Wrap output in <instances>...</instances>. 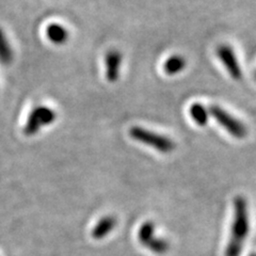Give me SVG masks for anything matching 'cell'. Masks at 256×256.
<instances>
[{"mask_svg": "<svg viewBox=\"0 0 256 256\" xmlns=\"http://www.w3.org/2000/svg\"><path fill=\"white\" fill-rule=\"evenodd\" d=\"M210 114L214 118L216 121H217L224 130H226L230 134L233 136L236 139H244L246 136V127L244 124L230 116V114L222 109L219 106H210Z\"/></svg>", "mask_w": 256, "mask_h": 256, "instance_id": "cell-4", "label": "cell"}, {"mask_svg": "<svg viewBox=\"0 0 256 256\" xmlns=\"http://www.w3.org/2000/svg\"><path fill=\"white\" fill-rule=\"evenodd\" d=\"M56 118H57V114L54 109L46 106H38L29 114L27 122L24 126V134L28 137L34 136L44 127L52 124Z\"/></svg>", "mask_w": 256, "mask_h": 256, "instance_id": "cell-3", "label": "cell"}, {"mask_svg": "<svg viewBox=\"0 0 256 256\" xmlns=\"http://www.w3.org/2000/svg\"><path fill=\"white\" fill-rule=\"evenodd\" d=\"M190 116L198 126H205L208 123L210 112L202 104H194L190 108Z\"/></svg>", "mask_w": 256, "mask_h": 256, "instance_id": "cell-12", "label": "cell"}, {"mask_svg": "<svg viewBox=\"0 0 256 256\" xmlns=\"http://www.w3.org/2000/svg\"><path fill=\"white\" fill-rule=\"evenodd\" d=\"M234 205L235 216L226 248V256H238L249 234V212L246 210V201L242 196H237Z\"/></svg>", "mask_w": 256, "mask_h": 256, "instance_id": "cell-1", "label": "cell"}, {"mask_svg": "<svg viewBox=\"0 0 256 256\" xmlns=\"http://www.w3.org/2000/svg\"><path fill=\"white\" fill-rule=\"evenodd\" d=\"M122 62H123V54L118 50H111L106 54V58H105L106 77L109 82L114 84L120 79Z\"/></svg>", "mask_w": 256, "mask_h": 256, "instance_id": "cell-6", "label": "cell"}, {"mask_svg": "<svg viewBox=\"0 0 256 256\" xmlns=\"http://www.w3.org/2000/svg\"><path fill=\"white\" fill-rule=\"evenodd\" d=\"M186 59L180 54H174L164 63V72L168 75H176L186 68Z\"/></svg>", "mask_w": 256, "mask_h": 256, "instance_id": "cell-11", "label": "cell"}, {"mask_svg": "<svg viewBox=\"0 0 256 256\" xmlns=\"http://www.w3.org/2000/svg\"><path fill=\"white\" fill-rule=\"evenodd\" d=\"M217 54L224 64L230 77L235 80L242 79V70L237 60L233 48L228 45H221L217 48Z\"/></svg>", "mask_w": 256, "mask_h": 256, "instance_id": "cell-5", "label": "cell"}, {"mask_svg": "<svg viewBox=\"0 0 256 256\" xmlns=\"http://www.w3.org/2000/svg\"><path fill=\"white\" fill-rule=\"evenodd\" d=\"M255 79H256V73H255Z\"/></svg>", "mask_w": 256, "mask_h": 256, "instance_id": "cell-13", "label": "cell"}, {"mask_svg": "<svg viewBox=\"0 0 256 256\" xmlns=\"http://www.w3.org/2000/svg\"><path fill=\"white\" fill-rule=\"evenodd\" d=\"M116 226V219L114 217H105L98 221L95 228L92 230V237L94 239H102L106 237Z\"/></svg>", "mask_w": 256, "mask_h": 256, "instance_id": "cell-9", "label": "cell"}, {"mask_svg": "<svg viewBox=\"0 0 256 256\" xmlns=\"http://www.w3.org/2000/svg\"><path fill=\"white\" fill-rule=\"evenodd\" d=\"M46 36L54 45L66 44L70 38L68 29L59 24H50L46 29Z\"/></svg>", "mask_w": 256, "mask_h": 256, "instance_id": "cell-8", "label": "cell"}, {"mask_svg": "<svg viewBox=\"0 0 256 256\" xmlns=\"http://www.w3.org/2000/svg\"><path fill=\"white\" fill-rule=\"evenodd\" d=\"M130 137L142 144L153 148L162 153H171L176 148L175 142L166 136L159 134L139 126H134L130 130Z\"/></svg>", "mask_w": 256, "mask_h": 256, "instance_id": "cell-2", "label": "cell"}, {"mask_svg": "<svg viewBox=\"0 0 256 256\" xmlns=\"http://www.w3.org/2000/svg\"><path fill=\"white\" fill-rule=\"evenodd\" d=\"M154 230L153 224L152 223H144L139 232V240L143 246H148V249H150L154 252H164L166 249L164 244L159 239H153Z\"/></svg>", "mask_w": 256, "mask_h": 256, "instance_id": "cell-7", "label": "cell"}, {"mask_svg": "<svg viewBox=\"0 0 256 256\" xmlns=\"http://www.w3.org/2000/svg\"><path fill=\"white\" fill-rule=\"evenodd\" d=\"M14 59L12 46L8 40L4 30L0 28V63L4 66H9Z\"/></svg>", "mask_w": 256, "mask_h": 256, "instance_id": "cell-10", "label": "cell"}]
</instances>
